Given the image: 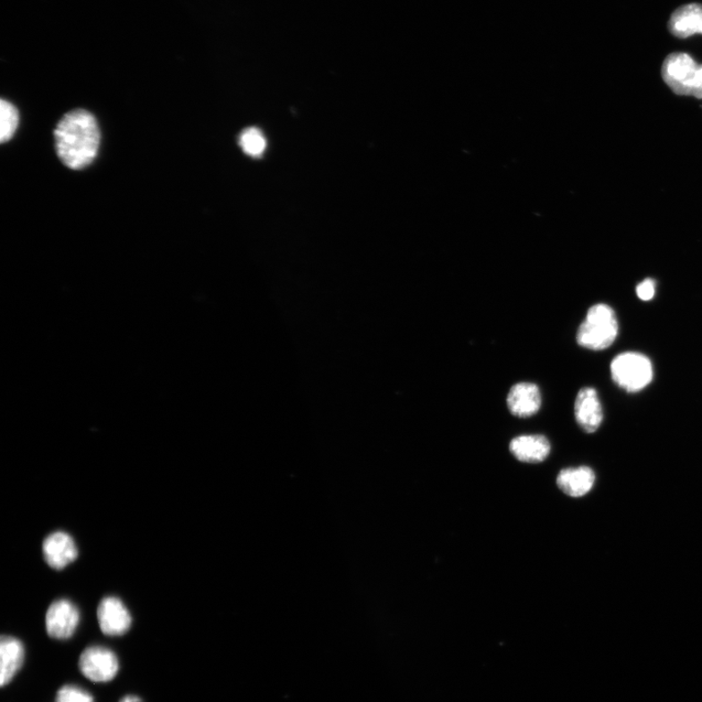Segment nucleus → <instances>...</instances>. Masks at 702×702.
Instances as JSON below:
<instances>
[{"instance_id": "f257e3e1", "label": "nucleus", "mask_w": 702, "mask_h": 702, "mask_svg": "<svg viewBox=\"0 0 702 702\" xmlns=\"http://www.w3.org/2000/svg\"><path fill=\"white\" fill-rule=\"evenodd\" d=\"M54 137L57 155L70 169H84L98 155L101 132L96 118L88 111L79 109L64 114Z\"/></svg>"}, {"instance_id": "f03ea898", "label": "nucleus", "mask_w": 702, "mask_h": 702, "mask_svg": "<svg viewBox=\"0 0 702 702\" xmlns=\"http://www.w3.org/2000/svg\"><path fill=\"white\" fill-rule=\"evenodd\" d=\"M619 334V322L614 310L605 304L592 306L577 333L580 347L604 351L611 347Z\"/></svg>"}, {"instance_id": "7ed1b4c3", "label": "nucleus", "mask_w": 702, "mask_h": 702, "mask_svg": "<svg viewBox=\"0 0 702 702\" xmlns=\"http://www.w3.org/2000/svg\"><path fill=\"white\" fill-rule=\"evenodd\" d=\"M613 381L622 390L637 393L644 390L653 380V365L649 359L639 352H625L611 364Z\"/></svg>"}, {"instance_id": "20e7f679", "label": "nucleus", "mask_w": 702, "mask_h": 702, "mask_svg": "<svg viewBox=\"0 0 702 702\" xmlns=\"http://www.w3.org/2000/svg\"><path fill=\"white\" fill-rule=\"evenodd\" d=\"M698 64L687 53L668 55L663 63V79L675 94L692 96Z\"/></svg>"}, {"instance_id": "39448f33", "label": "nucleus", "mask_w": 702, "mask_h": 702, "mask_svg": "<svg viewBox=\"0 0 702 702\" xmlns=\"http://www.w3.org/2000/svg\"><path fill=\"white\" fill-rule=\"evenodd\" d=\"M80 668L82 674L96 683L110 682L120 671L116 655L105 647H88L80 655Z\"/></svg>"}, {"instance_id": "423d86ee", "label": "nucleus", "mask_w": 702, "mask_h": 702, "mask_svg": "<svg viewBox=\"0 0 702 702\" xmlns=\"http://www.w3.org/2000/svg\"><path fill=\"white\" fill-rule=\"evenodd\" d=\"M80 615L74 604L66 599L53 602L46 618L47 630L53 639L66 640L77 631Z\"/></svg>"}, {"instance_id": "0eeeda50", "label": "nucleus", "mask_w": 702, "mask_h": 702, "mask_svg": "<svg viewBox=\"0 0 702 702\" xmlns=\"http://www.w3.org/2000/svg\"><path fill=\"white\" fill-rule=\"evenodd\" d=\"M97 615L101 630L107 636H122L131 628V614L123 602L116 597L104 598Z\"/></svg>"}, {"instance_id": "6e6552de", "label": "nucleus", "mask_w": 702, "mask_h": 702, "mask_svg": "<svg viewBox=\"0 0 702 702\" xmlns=\"http://www.w3.org/2000/svg\"><path fill=\"white\" fill-rule=\"evenodd\" d=\"M507 408L518 418H530L542 407L543 397L539 387L533 383H518L507 395Z\"/></svg>"}, {"instance_id": "1a4fd4ad", "label": "nucleus", "mask_w": 702, "mask_h": 702, "mask_svg": "<svg viewBox=\"0 0 702 702\" xmlns=\"http://www.w3.org/2000/svg\"><path fill=\"white\" fill-rule=\"evenodd\" d=\"M575 417L579 427L587 434H594L603 421V408L596 390L583 387L575 402Z\"/></svg>"}, {"instance_id": "9d476101", "label": "nucleus", "mask_w": 702, "mask_h": 702, "mask_svg": "<svg viewBox=\"0 0 702 702\" xmlns=\"http://www.w3.org/2000/svg\"><path fill=\"white\" fill-rule=\"evenodd\" d=\"M42 550L47 563L55 570L66 568L79 555L73 538L64 532L49 535L43 542Z\"/></svg>"}, {"instance_id": "9b49d317", "label": "nucleus", "mask_w": 702, "mask_h": 702, "mask_svg": "<svg viewBox=\"0 0 702 702\" xmlns=\"http://www.w3.org/2000/svg\"><path fill=\"white\" fill-rule=\"evenodd\" d=\"M510 451L521 462L539 463L545 461L552 452L549 440L541 435H526L513 438Z\"/></svg>"}, {"instance_id": "f8f14e48", "label": "nucleus", "mask_w": 702, "mask_h": 702, "mask_svg": "<svg viewBox=\"0 0 702 702\" xmlns=\"http://www.w3.org/2000/svg\"><path fill=\"white\" fill-rule=\"evenodd\" d=\"M669 31L677 38L702 35V4H689L677 8L668 21Z\"/></svg>"}, {"instance_id": "ddd939ff", "label": "nucleus", "mask_w": 702, "mask_h": 702, "mask_svg": "<svg viewBox=\"0 0 702 702\" xmlns=\"http://www.w3.org/2000/svg\"><path fill=\"white\" fill-rule=\"evenodd\" d=\"M558 488L571 498H581L588 494L596 483V473L588 467L561 470L557 477Z\"/></svg>"}, {"instance_id": "4468645a", "label": "nucleus", "mask_w": 702, "mask_h": 702, "mask_svg": "<svg viewBox=\"0 0 702 702\" xmlns=\"http://www.w3.org/2000/svg\"><path fill=\"white\" fill-rule=\"evenodd\" d=\"M0 656H2V674L0 684L3 687L13 681V679L23 665L25 647L23 643L15 637L3 636L0 641Z\"/></svg>"}, {"instance_id": "2eb2a0df", "label": "nucleus", "mask_w": 702, "mask_h": 702, "mask_svg": "<svg viewBox=\"0 0 702 702\" xmlns=\"http://www.w3.org/2000/svg\"><path fill=\"white\" fill-rule=\"evenodd\" d=\"M19 124L16 106L8 101L0 102V142L6 143L14 136Z\"/></svg>"}, {"instance_id": "dca6fc26", "label": "nucleus", "mask_w": 702, "mask_h": 702, "mask_svg": "<svg viewBox=\"0 0 702 702\" xmlns=\"http://www.w3.org/2000/svg\"><path fill=\"white\" fill-rule=\"evenodd\" d=\"M240 145L244 153L253 157L261 156L266 148V140L263 133L257 128H248L240 138Z\"/></svg>"}, {"instance_id": "f3484780", "label": "nucleus", "mask_w": 702, "mask_h": 702, "mask_svg": "<svg viewBox=\"0 0 702 702\" xmlns=\"http://www.w3.org/2000/svg\"><path fill=\"white\" fill-rule=\"evenodd\" d=\"M57 702H94L93 697L85 689L72 685L63 686L59 689Z\"/></svg>"}, {"instance_id": "a211bd4d", "label": "nucleus", "mask_w": 702, "mask_h": 702, "mask_svg": "<svg viewBox=\"0 0 702 702\" xmlns=\"http://www.w3.org/2000/svg\"><path fill=\"white\" fill-rule=\"evenodd\" d=\"M636 293L644 301L651 300L655 294V281L651 278L645 279L637 286Z\"/></svg>"}, {"instance_id": "6ab92c4d", "label": "nucleus", "mask_w": 702, "mask_h": 702, "mask_svg": "<svg viewBox=\"0 0 702 702\" xmlns=\"http://www.w3.org/2000/svg\"><path fill=\"white\" fill-rule=\"evenodd\" d=\"M692 96L697 99H702V66H699L698 69Z\"/></svg>"}, {"instance_id": "aec40b11", "label": "nucleus", "mask_w": 702, "mask_h": 702, "mask_svg": "<svg viewBox=\"0 0 702 702\" xmlns=\"http://www.w3.org/2000/svg\"><path fill=\"white\" fill-rule=\"evenodd\" d=\"M120 702H143V700L137 696L129 695L124 697Z\"/></svg>"}]
</instances>
